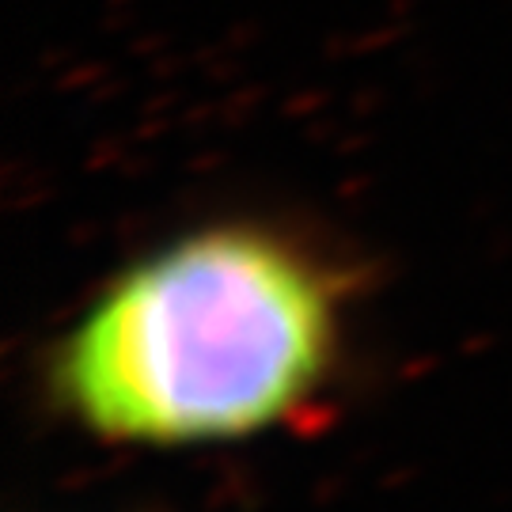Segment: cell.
Instances as JSON below:
<instances>
[{"mask_svg":"<svg viewBox=\"0 0 512 512\" xmlns=\"http://www.w3.org/2000/svg\"><path fill=\"white\" fill-rule=\"evenodd\" d=\"M338 308L308 243L255 220L205 224L110 281L57 349L50 387L110 444L255 437L323 391Z\"/></svg>","mask_w":512,"mask_h":512,"instance_id":"6da1fadb","label":"cell"}]
</instances>
